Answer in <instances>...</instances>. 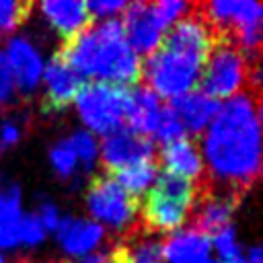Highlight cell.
Masks as SVG:
<instances>
[{"mask_svg":"<svg viewBox=\"0 0 263 263\" xmlns=\"http://www.w3.org/2000/svg\"><path fill=\"white\" fill-rule=\"evenodd\" d=\"M58 240L62 249L72 257H86L90 255L105 238V228L86 218L66 216L62 218L58 230Z\"/></svg>","mask_w":263,"mask_h":263,"instance_id":"cell-17","label":"cell"},{"mask_svg":"<svg viewBox=\"0 0 263 263\" xmlns=\"http://www.w3.org/2000/svg\"><path fill=\"white\" fill-rule=\"evenodd\" d=\"M23 218L21 187L8 185L0 189V249H16L18 242V224Z\"/></svg>","mask_w":263,"mask_h":263,"instance_id":"cell-20","label":"cell"},{"mask_svg":"<svg viewBox=\"0 0 263 263\" xmlns=\"http://www.w3.org/2000/svg\"><path fill=\"white\" fill-rule=\"evenodd\" d=\"M99 152L103 166L109 173H119L129 164L152 158L154 144L148 136H142L129 127H119L105 136Z\"/></svg>","mask_w":263,"mask_h":263,"instance_id":"cell-10","label":"cell"},{"mask_svg":"<svg viewBox=\"0 0 263 263\" xmlns=\"http://www.w3.org/2000/svg\"><path fill=\"white\" fill-rule=\"evenodd\" d=\"M37 8L47 25L64 39V43L84 31L90 21L86 4L76 0H43L37 4Z\"/></svg>","mask_w":263,"mask_h":263,"instance_id":"cell-14","label":"cell"},{"mask_svg":"<svg viewBox=\"0 0 263 263\" xmlns=\"http://www.w3.org/2000/svg\"><path fill=\"white\" fill-rule=\"evenodd\" d=\"M115 181L136 199H140L144 193L150 191V187L156 183L158 179V164L154 162V158L148 160H140L136 164H129L125 168H121L119 173H115Z\"/></svg>","mask_w":263,"mask_h":263,"instance_id":"cell-22","label":"cell"},{"mask_svg":"<svg viewBox=\"0 0 263 263\" xmlns=\"http://www.w3.org/2000/svg\"><path fill=\"white\" fill-rule=\"evenodd\" d=\"M78 117L95 134H111L125 121V88L107 82L82 84L74 99Z\"/></svg>","mask_w":263,"mask_h":263,"instance_id":"cell-8","label":"cell"},{"mask_svg":"<svg viewBox=\"0 0 263 263\" xmlns=\"http://www.w3.org/2000/svg\"><path fill=\"white\" fill-rule=\"evenodd\" d=\"M193 10L214 35L234 43L249 62L259 60L263 6L253 0H210L195 2Z\"/></svg>","mask_w":263,"mask_h":263,"instance_id":"cell-4","label":"cell"},{"mask_svg":"<svg viewBox=\"0 0 263 263\" xmlns=\"http://www.w3.org/2000/svg\"><path fill=\"white\" fill-rule=\"evenodd\" d=\"M43 99H41V109L45 113H62L66 111L78 90L82 88V78L55 53L43 68Z\"/></svg>","mask_w":263,"mask_h":263,"instance_id":"cell-13","label":"cell"},{"mask_svg":"<svg viewBox=\"0 0 263 263\" xmlns=\"http://www.w3.org/2000/svg\"><path fill=\"white\" fill-rule=\"evenodd\" d=\"M16 95V88H14V80H12V74H10V68L6 64V58L0 49V105H6L14 99Z\"/></svg>","mask_w":263,"mask_h":263,"instance_id":"cell-33","label":"cell"},{"mask_svg":"<svg viewBox=\"0 0 263 263\" xmlns=\"http://www.w3.org/2000/svg\"><path fill=\"white\" fill-rule=\"evenodd\" d=\"M255 62H249L234 43L224 39L214 41L199 76V82L203 86L201 92H205L214 101L230 99L242 92V86L249 84L251 66Z\"/></svg>","mask_w":263,"mask_h":263,"instance_id":"cell-7","label":"cell"},{"mask_svg":"<svg viewBox=\"0 0 263 263\" xmlns=\"http://www.w3.org/2000/svg\"><path fill=\"white\" fill-rule=\"evenodd\" d=\"M152 6H154L156 16L160 18V23L164 25V29H168L177 21H181L191 8L189 2H181V0H158V2H152Z\"/></svg>","mask_w":263,"mask_h":263,"instance_id":"cell-27","label":"cell"},{"mask_svg":"<svg viewBox=\"0 0 263 263\" xmlns=\"http://www.w3.org/2000/svg\"><path fill=\"white\" fill-rule=\"evenodd\" d=\"M86 10L90 16H99V18H109L115 16L117 12L125 10V2L123 0H92V2H84Z\"/></svg>","mask_w":263,"mask_h":263,"instance_id":"cell-32","label":"cell"},{"mask_svg":"<svg viewBox=\"0 0 263 263\" xmlns=\"http://www.w3.org/2000/svg\"><path fill=\"white\" fill-rule=\"evenodd\" d=\"M168 109L179 119L185 134L197 136L210 125L212 117L216 115L218 101H214L212 97H208L201 90H191L187 95H181V97L173 99Z\"/></svg>","mask_w":263,"mask_h":263,"instance_id":"cell-18","label":"cell"},{"mask_svg":"<svg viewBox=\"0 0 263 263\" xmlns=\"http://www.w3.org/2000/svg\"><path fill=\"white\" fill-rule=\"evenodd\" d=\"M86 210L99 226L123 232H140V199L132 197L111 175H99L86 189Z\"/></svg>","mask_w":263,"mask_h":263,"instance_id":"cell-6","label":"cell"},{"mask_svg":"<svg viewBox=\"0 0 263 263\" xmlns=\"http://www.w3.org/2000/svg\"><path fill=\"white\" fill-rule=\"evenodd\" d=\"M212 240L203 232L183 228L173 232L164 242H160V253L164 263H203L208 259Z\"/></svg>","mask_w":263,"mask_h":263,"instance_id":"cell-19","label":"cell"},{"mask_svg":"<svg viewBox=\"0 0 263 263\" xmlns=\"http://www.w3.org/2000/svg\"><path fill=\"white\" fill-rule=\"evenodd\" d=\"M58 55L82 78L107 82L115 86L134 84L140 78V55L129 47L123 35L121 21L105 18L62 45Z\"/></svg>","mask_w":263,"mask_h":263,"instance_id":"cell-3","label":"cell"},{"mask_svg":"<svg viewBox=\"0 0 263 263\" xmlns=\"http://www.w3.org/2000/svg\"><path fill=\"white\" fill-rule=\"evenodd\" d=\"M164 105L148 86H132L125 88V121L127 127L148 136L156 132Z\"/></svg>","mask_w":263,"mask_h":263,"instance_id":"cell-15","label":"cell"},{"mask_svg":"<svg viewBox=\"0 0 263 263\" xmlns=\"http://www.w3.org/2000/svg\"><path fill=\"white\" fill-rule=\"evenodd\" d=\"M35 216H37V220L41 222V226L45 228V232H47V230H53V232H55L58 226H60V222H62V216H60L58 205H55L53 201H49V199H41V201H39Z\"/></svg>","mask_w":263,"mask_h":263,"instance_id":"cell-31","label":"cell"},{"mask_svg":"<svg viewBox=\"0 0 263 263\" xmlns=\"http://www.w3.org/2000/svg\"><path fill=\"white\" fill-rule=\"evenodd\" d=\"M238 201H240V195L210 187L201 181L191 208L193 228L203 232L205 236L220 232L222 228L230 226V220L238 208Z\"/></svg>","mask_w":263,"mask_h":263,"instance_id":"cell-9","label":"cell"},{"mask_svg":"<svg viewBox=\"0 0 263 263\" xmlns=\"http://www.w3.org/2000/svg\"><path fill=\"white\" fill-rule=\"evenodd\" d=\"M214 45V35L201 16L193 10L177 21L166 33L154 53L142 64L140 78L160 99H177L195 88L201 76L205 58Z\"/></svg>","mask_w":263,"mask_h":263,"instance_id":"cell-2","label":"cell"},{"mask_svg":"<svg viewBox=\"0 0 263 263\" xmlns=\"http://www.w3.org/2000/svg\"><path fill=\"white\" fill-rule=\"evenodd\" d=\"M160 162L164 166V173H168V175L187 179L197 185L205 179V166H203L201 152L187 138L164 144V148L160 152Z\"/></svg>","mask_w":263,"mask_h":263,"instance_id":"cell-16","label":"cell"},{"mask_svg":"<svg viewBox=\"0 0 263 263\" xmlns=\"http://www.w3.org/2000/svg\"><path fill=\"white\" fill-rule=\"evenodd\" d=\"M45 238V228L35 214H23L18 224V242L25 247H37Z\"/></svg>","mask_w":263,"mask_h":263,"instance_id":"cell-29","label":"cell"},{"mask_svg":"<svg viewBox=\"0 0 263 263\" xmlns=\"http://www.w3.org/2000/svg\"><path fill=\"white\" fill-rule=\"evenodd\" d=\"M113 257V263H160L162 253H160V242L154 240L148 234H132L113 245L109 251Z\"/></svg>","mask_w":263,"mask_h":263,"instance_id":"cell-21","label":"cell"},{"mask_svg":"<svg viewBox=\"0 0 263 263\" xmlns=\"http://www.w3.org/2000/svg\"><path fill=\"white\" fill-rule=\"evenodd\" d=\"M0 123H2V121H0Z\"/></svg>","mask_w":263,"mask_h":263,"instance_id":"cell-35","label":"cell"},{"mask_svg":"<svg viewBox=\"0 0 263 263\" xmlns=\"http://www.w3.org/2000/svg\"><path fill=\"white\" fill-rule=\"evenodd\" d=\"M154 136H156L162 144H168V142H175V140L185 138V129H183V125L179 123V119L173 115V111L168 109V105H164V111H162V115H160V121H158V125H156Z\"/></svg>","mask_w":263,"mask_h":263,"instance_id":"cell-28","label":"cell"},{"mask_svg":"<svg viewBox=\"0 0 263 263\" xmlns=\"http://www.w3.org/2000/svg\"><path fill=\"white\" fill-rule=\"evenodd\" d=\"M49 162H51L53 171L58 173V177L64 179V181H68V179H72L76 175L78 160H76V154H74L68 138L66 140H60V142H55L51 146V150H49Z\"/></svg>","mask_w":263,"mask_h":263,"instance_id":"cell-23","label":"cell"},{"mask_svg":"<svg viewBox=\"0 0 263 263\" xmlns=\"http://www.w3.org/2000/svg\"><path fill=\"white\" fill-rule=\"evenodd\" d=\"M203 263H220V261H212V259H205Z\"/></svg>","mask_w":263,"mask_h":263,"instance_id":"cell-34","label":"cell"},{"mask_svg":"<svg viewBox=\"0 0 263 263\" xmlns=\"http://www.w3.org/2000/svg\"><path fill=\"white\" fill-rule=\"evenodd\" d=\"M74 154H76V160H78V166L82 164L84 171H90L99 158V144L95 140V136L90 132H84V129H78L74 132L70 138H68Z\"/></svg>","mask_w":263,"mask_h":263,"instance_id":"cell-24","label":"cell"},{"mask_svg":"<svg viewBox=\"0 0 263 263\" xmlns=\"http://www.w3.org/2000/svg\"><path fill=\"white\" fill-rule=\"evenodd\" d=\"M261 92L242 90L222 105L205 127L203 183L245 195L261 175Z\"/></svg>","mask_w":263,"mask_h":263,"instance_id":"cell-1","label":"cell"},{"mask_svg":"<svg viewBox=\"0 0 263 263\" xmlns=\"http://www.w3.org/2000/svg\"><path fill=\"white\" fill-rule=\"evenodd\" d=\"M31 2H14V0H0V35L12 33L18 29L31 14Z\"/></svg>","mask_w":263,"mask_h":263,"instance_id":"cell-26","label":"cell"},{"mask_svg":"<svg viewBox=\"0 0 263 263\" xmlns=\"http://www.w3.org/2000/svg\"><path fill=\"white\" fill-rule=\"evenodd\" d=\"M199 185L187 179L162 173L146 193L140 210V232L160 234L179 230L191 214Z\"/></svg>","mask_w":263,"mask_h":263,"instance_id":"cell-5","label":"cell"},{"mask_svg":"<svg viewBox=\"0 0 263 263\" xmlns=\"http://www.w3.org/2000/svg\"><path fill=\"white\" fill-rule=\"evenodd\" d=\"M2 53L10 68L14 88L23 95H33L41 82L45 68L43 55L37 49V45L23 35H14L6 41V49Z\"/></svg>","mask_w":263,"mask_h":263,"instance_id":"cell-12","label":"cell"},{"mask_svg":"<svg viewBox=\"0 0 263 263\" xmlns=\"http://www.w3.org/2000/svg\"><path fill=\"white\" fill-rule=\"evenodd\" d=\"M214 249L218 251L222 263H245V253L232 224L214 234Z\"/></svg>","mask_w":263,"mask_h":263,"instance_id":"cell-25","label":"cell"},{"mask_svg":"<svg viewBox=\"0 0 263 263\" xmlns=\"http://www.w3.org/2000/svg\"><path fill=\"white\" fill-rule=\"evenodd\" d=\"M23 138V123L16 117H8L0 123V152L12 148Z\"/></svg>","mask_w":263,"mask_h":263,"instance_id":"cell-30","label":"cell"},{"mask_svg":"<svg viewBox=\"0 0 263 263\" xmlns=\"http://www.w3.org/2000/svg\"><path fill=\"white\" fill-rule=\"evenodd\" d=\"M123 35L136 53H154L164 39V25L148 2H132L123 10Z\"/></svg>","mask_w":263,"mask_h":263,"instance_id":"cell-11","label":"cell"}]
</instances>
